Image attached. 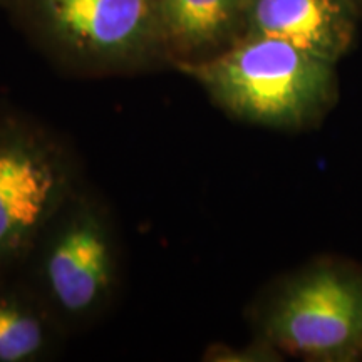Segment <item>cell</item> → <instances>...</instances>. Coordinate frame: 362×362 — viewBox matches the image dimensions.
Here are the masks:
<instances>
[{
	"mask_svg": "<svg viewBox=\"0 0 362 362\" xmlns=\"http://www.w3.org/2000/svg\"><path fill=\"white\" fill-rule=\"evenodd\" d=\"M110 250L93 221L74 225L57 242L47 275L57 302L71 312L83 310L110 284Z\"/></svg>",
	"mask_w": 362,
	"mask_h": 362,
	"instance_id": "obj_5",
	"label": "cell"
},
{
	"mask_svg": "<svg viewBox=\"0 0 362 362\" xmlns=\"http://www.w3.org/2000/svg\"><path fill=\"white\" fill-rule=\"evenodd\" d=\"M359 19L352 0H248L243 35L287 40L337 64Z\"/></svg>",
	"mask_w": 362,
	"mask_h": 362,
	"instance_id": "obj_4",
	"label": "cell"
},
{
	"mask_svg": "<svg viewBox=\"0 0 362 362\" xmlns=\"http://www.w3.org/2000/svg\"><path fill=\"white\" fill-rule=\"evenodd\" d=\"M352 4H354L357 13H359V17H362V0H352Z\"/></svg>",
	"mask_w": 362,
	"mask_h": 362,
	"instance_id": "obj_9",
	"label": "cell"
},
{
	"mask_svg": "<svg viewBox=\"0 0 362 362\" xmlns=\"http://www.w3.org/2000/svg\"><path fill=\"white\" fill-rule=\"evenodd\" d=\"M42 346V327L19 307L0 302V361L17 362L35 354Z\"/></svg>",
	"mask_w": 362,
	"mask_h": 362,
	"instance_id": "obj_8",
	"label": "cell"
},
{
	"mask_svg": "<svg viewBox=\"0 0 362 362\" xmlns=\"http://www.w3.org/2000/svg\"><path fill=\"white\" fill-rule=\"evenodd\" d=\"M54 187L52 170L40 158L21 146H0V252L37 225Z\"/></svg>",
	"mask_w": 362,
	"mask_h": 362,
	"instance_id": "obj_6",
	"label": "cell"
},
{
	"mask_svg": "<svg viewBox=\"0 0 362 362\" xmlns=\"http://www.w3.org/2000/svg\"><path fill=\"white\" fill-rule=\"evenodd\" d=\"M336 62L265 35H242L223 51L181 62L232 115L274 128L314 124L339 96Z\"/></svg>",
	"mask_w": 362,
	"mask_h": 362,
	"instance_id": "obj_1",
	"label": "cell"
},
{
	"mask_svg": "<svg viewBox=\"0 0 362 362\" xmlns=\"http://www.w3.org/2000/svg\"><path fill=\"white\" fill-rule=\"evenodd\" d=\"M45 24L76 51L129 56L161 37L155 0H39Z\"/></svg>",
	"mask_w": 362,
	"mask_h": 362,
	"instance_id": "obj_3",
	"label": "cell"
},
{
	"mask_svg": "<svg viewBox=\"0 0 362 362\" xmlns=\"http://www.w3.org/2000/svg\"><path fill=\"white\" fill-rule=\"evenodd\" d=\"M270 341L319 362L362 357V270L347 262H319L280 291L267 315Z\"/></svg>",
	"mask_w": 362,
	"mask_h": 362,
	"instance_id": "obj_2",
	"label": "cell"
},
{
	"mask_svg": "<svg viewBox=\"0 0 362 362\" xmlns=\"http://www.w3.org/2000/svg\"><path fill=\"white\" fill-rule=\"evenodd\" d=\"M155 2L161 37L180 51L216 54L242 37L245 30L248 0Z\"/></svg>",
	"mask_w": 362,
	"mask_h": 362,
	"instance_id": "obj_7",
	"label": "cell"
}]
</instances>
